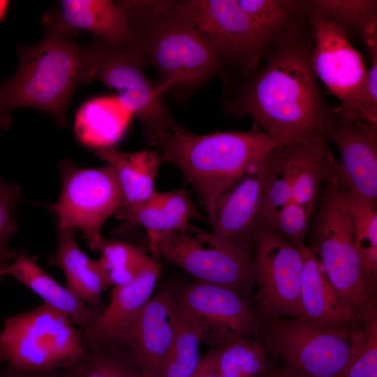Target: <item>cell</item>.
<instances>
[{"mask_svg":"<svg viewBox=\"0 0 377 377\" xmlns=\"http://www.w3.org/2000/svg\"><path fill=\"white\" fill-rule=\"evenodd\" d=\"M312 49L294 29L274 39L264 64L239 73L235 89H226L224 107L232 115H249L253 126L280 145L327 142L334 115L318 87Z\"/></svg>","mask_w":377,"mask_h":377,"instance_id":"6da1fadb","label":"cell"},{"mask_svg":"<svg viewBox=\"0 0 377 377\" xmlns=\"http://www.w3.org/2000/svg\"><path fill=\"white\" fill-rule=\"evenodd\" d=\"M131 46L157 74L163 94L188 91L222 73L223 64L200 34L186 0H121Z\"/></svg>","mask_w":377,"mask_h":377,"instance_id":"7a4b0ae2","label":"cell"},{"mask_svg":"<svg viewBox=\"0 0 377 377\" xmlns=\"http://www.w3.org/2000/svg\"><path fill=\"white\" fill-rule=\"evenodd\" d=\"M162 161L175 165L209 216L219 198L280 145L260 128L196 135L178 124L148 141Z\"/></svg>","mask_w":377,"mask_h":377,"instance_id":"3957f363","label":"cell"},{"mask_svg":"<svg viewBox=\"0 0 377 377\" xmlns=\"http://www.w3.org/2000/svg\"><path fill=\"white\" fill-rule=\"evenodd\" d=\"M45 26V34L39 43L17 47L18 66L1 86L0 109L8 118L12 109H38L63 127L73 93L84 84L87 47L59 29Z\"/></svg>","mask_w":377,"mask_h":377,"instance_id":"277c9868","label":"cell"},{"mask_svg":"<svg viewBox=\"0 0 377 377\" xmlns=\"http://www.w3.org/2000/svg\"><path fill=\"white\" fill-rule=\"evenodd\" d=\"M331 154L324 172L325 188L309 232V246L331 283L357 321L377 314L376 298L369 290L353 226L341 198Z\"/></svg>","mask_w":377,"mask_h":377,"instance_id":"5b68a950","label":"cell"},{"mask_svg":"<svg viewBox=\"0 0 377 377\" xmlns=\"http://www.w3.org/2000/svg\"><path fill=\"white\" fill-rule=\"evenodd\" d=\"M86 355L82 330L44 303L8 318L0 332V360L19 371L73 369Z\"/></svg>","mask_w":377,"mask_h":377,"instance_id":"8992f818","label":"cell"},{"mask_svg":"<svg viewBox=\"0 0 377 377\" xmlns=\"http://www.w3.org/2000/svg\"><path fill=\"white\" fill-rule=\"evenodd\" d=\"M351 326L326 327L302 316L260 320L257 338L274 362L309 377H343L351 353Z\"/></svg>","mask_w":377,"mask_h":377,"instance_id":"52a82bcc","label":"cell"},{"mask_svg":"<svg viewBox=\"0 0 377 377\" xmlns=\"http://www.w3.org/2000/svg\"><path fill=\"white\" fill-rule=\"evenodd\" d=\"M84 83L99 81L137 116L145 140L177 124L162 98L163 93L144 73V65L131 45L117 47L100 41L86 45Z\"/></svg>","mask_w":377,"mask_h":377,"instance_id":"ba28073f","label":"cell"},{"mask_svg":"<svg viewBox=\"0 0 377 377\" xmlns=\"http://www.w3.org/2000/svg\"><path fill=\"white\" fill-rule=\"evenodd\" d=\"M179 267L195 281L231 288L249 299L254 286L253 257L189 224L159 237L150 250Z\"/></svg>","mask_w":377,"mask_h":377,"instance_id":"9c48e42d","label":"cell"},{"mask_svg":"<svg viewBox=\"0 0 377 377\" xmlns=\"http://www.w3.org/2000/svg\"><path fill=\"white\" fill-rule=\"evenodd\" d=\"M62 190L58 200L50 205L58 228L81 231L89 248L99 251L105 238L101 229L121 204V192L110 165L82 168L71 161L60 165Z\"/></svg>","mask_w":377,"mask_h":377,"instance_id":"30bf717a","label":"cell"},{"mask_svg":"<svg viewBox=\"0 0 377 377\" xmlns=\"http://www.w3.org/2000/svg\"><path fill=\"white\" fill-rule=\"evenodd\" d=\"M253 269L260 320L302 316L300 304L303 258L260 223L253 236Z\"/></svg>","mask_w":377,"mask_h":377,"instance_id":"8fae6325","label":"cell"},{"mask_svg":"<svg viewBox=\"0 0 377 377\" xmlns=\"http://www.w3.org/2000/svg\"><path fill=\"white\" fill-rule=\"evenodd\" d=\"M196 27L217 53L223 71L256 68L274 38L264 33L236 0H186ZM222 72V73H223Z\"/></svg>","mask_w":377,"mask_h":377,"instance_id":"7c38bea8","label":"cell"},{"mask_svg":"<svg viewBox=\"0 0 377 377\" xmlns=\"http://www.w3.org/2000/svg\"><path fill=\"white\" fill-rule=\"evenodd\" d=\"M249 301L231 288L195 280L179 290L177 299L181 315L201 342L214 348L258 334L260 319Z\"/></svg>","mask_w":377,"mask_h":377,"instance_id":"4fadbf2b","label":"cell"},{"mask_svg":"<svg viewBox=\"0 0 377 377\" xmlns=\"http://www.w3.org/2000/svg\"><path fill=\"white\" fill-rule=\"evenodd\" d=\"M314 10L312 68L315 75L341 101L340 105L334 108L336 113H341L360 98L368 68L344 31L332 20Z\"/></svg>","mask_w":377,"mask_h":377,"instance_id":"5bb4252c","label":"cell"},{"mask_svg":"<svg viewBox=\"0 0 377 377\" xmlns=\"http://www.w3.org/2000/svg\"><path fill=\"white\" fill-rule=\"evenodd\" d=\"M178 292L170 287L162 288L135 315L102 338L124 346L142 371L158 374L179 315Z\"/></svg>","mask_w":377,"mask_h":377,"instance_id":"9a60e30c","label":"cell"},{"mask_svg":"<svg viewBox=\"0 0 377 377\" xmlns=\"http://www.w3.org/2000/svg\"><path fill=\"white\" fill-rule=\"evenodd\" d=\"M327 140L337 147L341 161L334 172L340 188L360 200H377V126L337 114L328 124Z\"/></svg>","mask_w":377,"mask_h":377,"instance_id":"2e32d148","label":"cell"},{"mask_svg":"<svg viewBox=\"0 0 377 377\" xmlns=\"http://www.w3.org/2000/svg\"><path fill=\"white\" fill-rule=\"evenodd\" d=\"M264 158L219 198L207 216L216 239L251 257L253 233L262 222Z\"/></svg>","mask_w":377,"mask_h":377,"instance_id":"e0dca14e","label":"cell"},{"mask_svg":"<svg viewBox=\"0 0 377 377\" xmlns=\"http://www.w3.org/2000/svg\"><path fill=\"white\" fill-rule=\"evenodd\" d=\"M45 25L71 31L91 32L96 40L112 47L131 46L132 36L125 14L117 1L111 0H64L59 8L43 17Z\"/></svg>","mask_w":377,"mask_h":377,"instance_id":"ac0fdd59","label":"cell"},{"mask_svg":"<svg viewBox=\"0 0 377 377\" xmlns=\"http://www.w3.org/2000/svg\"><path fill=\"white\" fill-rule=\"evenodd\" d=\"M96 154L112 168L118 182L121 204L116 217L124 220L153 198L162 162L155 150L124 153L109 147L97 149Z\"/></svg>","mask_w":377,"mask_h":377,"instance_id":"d6986e66","label":"cell"},{"mask_svg":"<svg viewBox=\"0 0 377 377\" xmlns=\"http://www.w3.org/2000/svg\"><path fill=\"white\" fill-rule=\"evenodd\" d=\"M303 267L300 304L302 316L326 327H348L357 320L329 280L320 262L308 246L301 249Z\"/></svg>","mask_w":377,"mask_h":377,"instance_id":"ffe728a7","label":"cell"},{"mask_svg":"<svg viewBox=\"0 0 377 377\" xmlns=\"http://www.w3.org/2000/svg\"><path fill=\"white\" fill-rule=\"evenodd\" d=\"M49 264L59 268L66 277V287L98 315L105 306L102 295L110 288L107 275L98 260H92L79 247L74 230L58 228L55 251Z\"/></svg>","mask_w":377,"mask_h":377,"instance_id":"44dd1931","label":"cell"},{"mask_svg":"<svg viewBox=\"0 0 377 377\" xmlns=\"http://www.w3.org/2000/svg\"><path fill=\"white\" fill-rule=\"evenodd\" d=\"M5 276L14 278L39 296L44 304L66 314L82 330H87L98 316L41 268L36 256L24 251L17 254L2 270L1 278Z\"/></svg>","mask_w":377,"mask_h":377,"instance_id":"7402d4cb","label":"cell"},{"mask_svg":"<svg viewBox=\"0 0 377 377\" xmlns=\"http://www.w3.org/2000/svg\"><path fill=\"white\" fill-rule=\"evenodd\" d=\"M160 271L153 260L129 283L112 287L110 300L84 334L102 338L140 311L151 298Z\"/></svg>","mask_w":377,"mask_h":377,"instance_id":"603a6c76","label":"cell"},{"mask_svg":"<svg viewBox=\"0 0 377 377\" xmlns=\"http://www.w3.org/2000/svg\"><path fill=\"white\" fill-rule=\"evenodd\" d=\"M133 116L115 96L96 97L77 111L75 132L86 145L97 149L112 147L122 137Z\"/></svg>","mask_w":377,"mask_h":377,"instance_id":"cb8c5ba5","label":"cell"},{"mask_svg":"<svg viewBox=\"0 0 377 377\" xmlns=\"http://www.w3.org/2000/svg\"><path fill=\"white\" fill-rule=\"evenodd\" d=\"M327 143L283 145L292 183V201L311 216L319 199L325 169L332 152Z\"/></svg>","mask_w":377,"mask_h":377,"instance_id":"d4e9b609","label":"cell"},{"mask_svg":"<svg viewBox=\"0 0 377 377\" xmlns=\"http://www.w3.org/2000/svg\"><path fill=\"white\" fill-rule=\"evenodd\" d=\"M83 335L87 355L74 369V377H137L142 371L121 344L108 338Z\"/></svg>","mask_w":377,"mask_h":377,"instance_id":"484cf974","label":"cell"},{"mask_svg":"<svg viewBox=\"0 0 377 377\" xmlns=\"http://www.w3.org/2000/svg\"><path fill=\"white\" fill-rule=\"evenodd\" d=\"M214 349L220 377H265L274 362L257 337L237 338Z\"/></svg>","mask_w":377,"mask_h":377,"instance_id":"4316f807","label":"cell"},{"mask_svg":"<svg viewBox=\"0 0 377 377\" xmlns=\"http://www.w3.org/2000/svg\"><path fill=\"white\" fill-rule=\"evenodd\" d=\"M98 251L112 288L131 281L152 260L143 248L121 241L105 239Z\"/></svg>","mask_w":377,"mask_h":377,"instance_id":"83f0119b","label":"cell"},{"mask_svg":"<svg viewBox=\"0 0 377 377\" xmlns=\"http://www.w3.org/2000/svg\"><path fill=\"white\" fill-rule=\"evenodd\" d=\"M313 8L335 22L347 34L357 32L365 40L377 34L376 1L319 0L312 2Z\"/></svg>","mask_w":377,"mask_h":377,"instance_id":"f1b7e54d","label":"cell"},{"mask_svg":"<svg viewBox=\"0 0 377 377\" xmlns=\"http://www.w3.org/2000/svg\"><path fill=\"white\" fill-rule=\"evenodd\" d=\"M200 343L195 330L179 312L174 337L160 366L158 377H190L202 357Z\"/></svg>","mask_w":377,"mask_h":377,"instance_id":"f546056e","label":"cell"},{"mask_svg":"<svg viewBox=\"0 0 377 377\" xmlns=\"http://www.w3.org/2000/svg\"><path fill=\"white\" fill-rule=\"evenodd\" d=\"M262 221L271 213L292 201V183L283 145L271 150L264 158Z\"/></svg>","mask_w":377,"mask_h":377,"instance_id":"4dcf8cb0","label":"cell"},{"mask_svg":"<svg viewBox=\"0 0 377 377\" xmlns=\"http://www.w3.org/2000/svg\"><path fill=\"white\" fill-rule=\"evenodd\" d=\"M351 327L352 347L343 377H377V314Z\"/></svg>","mask_w":377,"mask_h":377,"instance_id":"1f68e13d","label":"cell"},{"mask_svg":"<svg viewBox=\"0 0 377 377\" xmlns=\"http://www.w3.org/2000/svg\"><path fill=\"white\" fill-rule=\"evenodd\" d=\"M124 221L132 225H140L146 230L150 250L159 237L184 229L190 224L188 220L158 202L154 196L130 214Z\"/></svg>","mask_w":377,"mask_h":377,"instance_id":"d6a6232c","label":"cell"},{"mask_svg":"<svg viewBox=\"0 0 377 377\" xmlns=\"http://www.w3.org/2000/svg\"><path fill=\"white\" fill-rule=\"evenodd\" d=\"M339 191L341 200L351 221L358 251L377 248L376 202H369L356 198L342 191L340 187Z\"/></svg>","mask_w":377,"mask_h":377,"instance_id":"836d02e7","label":"cell"},{"mask_svg":"<svg viewBox=\"0 0 377 377\" xmlns=\"http://www.w3.org/2000/svg\"><path fill=\"white\" fill-rule=\"evenodd\" d=\"M311 217L302 207L290 201L269 214L261 223L290 245L302 249L306 246L305 238Z\"/></svg>","mask_w":377,"mask_h":377,"instance_id":"e575fe53","label":"cell"},{"mask_svg":"<svg viewBox=\"0 0 377 377\" xmlns=\"http://www.w3.org/2000/svg\"><path fill=\"white\" fill-rule=\"evenodd\" d=\"M255 24L272 38L282 31L291 13L292 1L276 0H236Z\"/></svg>","mask_w":377,"mask_h":377,"instance_id":"d590c367","label":"cell"},{"mask_svg":"<svg viewBox=\"0 0 377 377\" xmlns=\"http://www.w3.org/2000/svg\"><path fill=\"white\" fill-rule=\"evenodd\" d=\"M364 43L369 51L370 67L364 90L354 105L337 114L377 126V36L368 38Z\"/></svg>","mask_w":377,"mask_h":377,"instance_id":"8d00e7d4","label":"cell"},{"mask_svg":"<svg viewBox=\"0 0 377 377\" xmlns=\"http://www.w3.org/2000/svg\"><path fill=\"white\" fill-rule=\"evenodd\" d=\"M21 193L20 186L10 184L0 177V256L11 260L17 253L6 246L19 227L15 211Z\"/></svg>","mask_w":377,"mask_h":377,"instance_id":"74e56055","label":"cell"},{"mask_svg":"<svg viewBox=\"0 0 377 377\" xmlns=\"http://www.w3.org/2000/svg\"><path fill=\"white\" fill-rule=\"evenodd\" d=\"M154 198L163 207L188 221L192 219L201 217L190 195L183 188L165 193L157 191Z\"/></svg>","mask_w":377,"mask_h":377,"instance_id":"f35d334b","label":"cell"},{"mask_svg":"<svg viewBox=\"0 0 377 377\" xmlns=\"http://www.w3.org/2000/svg\"><path fill=\"white\" fill-rule=\"evenodd\" d=\"M190 377H220L214 348L201 357L199 364Z\"/></svg>","mask_w":377,"mask_h":377,"instance_id":"ab89813d","label":"cell"},{"mask_svg":"<svg viewBox=\"0 0 377 377\" xmlns=\"http://www.w3.org/2000/svg\"><path fill=\"white\" fill-rule=\"evenodd\" d=\"M55 371L45 372L22 371L8 366V369L1 375V377H63L54 375ZM66 377H74L73 369L71 375Z\"/></svg>","mask_w":377,"mask_h":377,"instance_id":"60d3db41","label":"cell"},{"mask_svg":"<svg viewBox=\"0 0 377 377\" xmlns=\"http://www.w3.org/2000/svg\"><path fill=\"white\" fill-rule=\"evenodd\" d=\"M265 377H309L282 364L274 363Z\"/></svg>","mask_w":377,"mask_h":377,"instance_id":"b9f144b4","label":"cell"},{"mask_svg":"<svg viewBox=\"0 0 377 377\" xmlns=\"http://www.w3.org/2000/svg\"><path fill=\"white\" fill-rule=\"evenodd\" d=\"M0 90H1V86H0ZM10 119L6 117L1 112L0 109V133L1 131L3 130H6L9 128L10 125Z\"/></svg>","mask_w":377,"mask_h":377,"instance_id":"7bdbcfd3","label":"cell"},{"mask_svg":"<svg viewBox=\"0 0 377 377\" xmlns=\"http://www.w3.org/2000/svg\"><path fill=\"white\" fill-rule=\"evenodd\" d=\"M9 6V1L5 0H0V21L4 17L8 8Z\"/></svg>","mask_w":377,"mask_h":377,"instance_id":"ee69618b","label":"cell"},{"mask_svg":"<svg viewBox=\"0 0 377 377\" xmlns=\"http://www.w3.org/2000/svg\"><path fill=\"white\" fill-rule=\"evenodd\" d=\"M11 261L12 260L8 258L0 256V283L2 279L1 272Z\"/></svg>","mask_w":377,"mask_h":377,"instance_id":"f6af8a7d","label":"cell"},{"mask_svg":"<svg viewBox=\"0 0 377 377\" xmlns=\"http://www.w3.org/2000/svg\"><path fill=\"white\" fill-rule=\"evenodd\" d=\"M137 377H158V375L156 372L149 371H141Z\"/></svg>","mask_w":377,"mask_h":377,"instance_id":"bcb514c9","label":"cell"}]
</instances>
